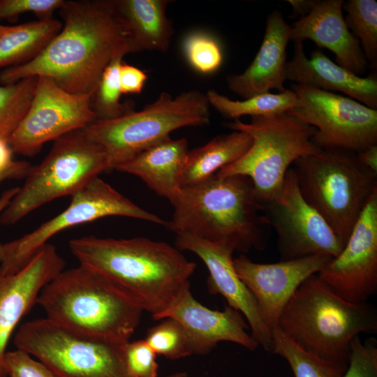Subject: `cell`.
Instances as JSON below:
<instances>
[{
    "mask_svg": "<svg viewBox=\"0 0 377 377\" xmlns=\"http://www.w3.org/2000/svg\"><path fill=\"white\" fill-rule=\"evenodd\" d=\"M175 246L201 259L209 271V292L221 295L229 306L240 312L247 321L252 337L265 351L272 352V330L265 322L253 294L237 274L232 257L235 250L225 244L188 233L176 235Z\"/></svg>",
    "mask_w": 377,
    "mask_h": 377,
    "instance_id": "obj_16",
    "label": "cell"
},
{
    "mask_svg": "<svg viewBox=\"0 0 377 377\" xmlns=\"http://www.w3.org/2000/svg\"><path fill=\"white\" fill-rule=\"evenodd\" d=\"M144 339L157 355L170 360L193 355L192 344L185 329L172 318H165L149 329Z\"/></svg>",
    "mask_w": 377,
    "mask_h": 377,
    "instance_id": "obj_33",
    "label": "cell"
},
{
    "mask_svg": "<svg viewBox=\"0 0 377 377\" xmlns=\"http://www.w3.org/2000/svg\"><path fill=\"white\" fill-rule=\"evenodd\" d=\"M172 205L165 228L176 235L191 234L242 253L263 251L267 244L269 221L247 177L214 175L182 187Z\"/></svg>",
    "mask_w": 377,
    "mask_h": 377,
    "instance_id": "obj_3",
    "label": "cell"
},
{
    "mask_svg": "<svg viewBox=\"0 0 377 377\" xmlns=\"http://www.w3.org/2000/svg\"><path fill=\"white\" fill-rule=\"evenodd\" d=\"M182 52L189 66L202 75L216 72L223 61V52L218 39L209 32L194 30L182 38Z\"/></svg>",
    "mask_w": 377,
    "mask_h": 377,
    "instance_id": "obj_32",
    "label": "cell"
},
{
    "mask_svg": "<svg viewBox=\"0 0 377 377\" xmlns=\"http://www.w3.org/2000/svg\"><path fill=\"white\" fill-rule=\"evenodd\" d=\"M108 170L106 153L83 129L66 133L54 141L40 163L31 165L24 184L3 210L0 223L15 224L45 203L71 196Z\"/></svg>",
    "mask_w": 377,
    "mask_h": 377,
    "instance_id": "obj_9",
    "label": "cell"
},
{
    "mask_svg": "<svg viewBox=\"0 0 377 377\" xmlns=\"http://www.w3.org/2000/svg\"><path fill=\"white\" fill-rule=\"evenodd\" d=\"M69 247L80 265L102 274L159 320L190 289L196 265L176 246L146 237L73 239Z\"/></svg>",
    "mask_w": 377,
    "mask_h": 377,
    "instance_id": "obj_2",
    "label": "cell"
},
{
    "mask_svg": "<svg viewBox=\"0 0 377 377\" xmlns=\"http://www.w3.org/2000/svg\"><path fill=\"white\" fill-rule=\"evenodd\" d=\"M276 327L306 353L348 364L352 339L376 333L377 310L368 302L343 299L314 274L290 298Z\"/></svg>",
    "mask_w": 377,
    "mask_h": 377,
    "instance_id": "obj_5",
    "label": "cell"
},
{
    "mask_svg": "<svg viewBox=\"0 0 377 377\" xmlns=\"http://www.w3.org/2000/svg\"><path fill=\"white\" fill-rule=\"evenodd\" d=\"M61 28L62 23L52 18L13 26L0 24V69L35 59Z\"/></svg>",
    "mask_w": 377,
    "mask_h": 377,
    "instance_id": "obj_26",
    "label": "cell"
},
{
    "mask_svg": "<svg viewBox=\"0 0 377 377\" xmlns=\"http://www.w3.org/2000/svg\"><path fill=\"white\" fill-rule=\"evenodd\" d=\"M117 9L126 22L141 51L166 52L174 34L168 17V0H115Z\"/></svg>",
    "mask_w": 377,
    "mask_h": 377,
    "instance_id": "obj_24",
    "label": "cell"
},
{
    "mask_svg": "<svg viewBox=\"0 0 377 377\" xmlns=\"http://www.w3.org/2000/svg\"><path fill=\"white\" fill-rule=\"evenodd\" d=\"M36 304L57 323L121 343L130 341L144 311L113 281L80 264L45 285Z\"/></svg>",
    "mask_w": 377,
    "mask_h": 377,
    "instance_id": "obj_4",
    "label": "cell"
},
{
    "mask_svg": "<svg viewBox=\"0 0 377 377\" xmlns=\"http://www.w3.org/2000/svg\"><path fill=\"white\" fill-rule=\"evenodd\" d=\"M13 153L8 140L0 137V170L7 168L14 163Z\"/></svg>",
    "mask_w": 377,
    "mask_h": 377,
    "instance_id": "obj_41",
    "label": "cell"
},
{
    "mask_svg": "<svg viewBox=\"0 0 377 377\" xmlns=\"http://www.w3.org/2000/svg\"><path fill=\"white\" fill-rule=\"evenodd\" d=\"M2 365L7 377H58L43 362L19 349L6 351Z\"/></svg>",
    "mask_w": 377,
    "mask_h": 377,
    "instance_id": "obj_36",
    "label": "cell"
},
{
    "mask_svg": "<svg viewBox=\"0 0 377 377\" xmlns=\"http://www.w3.org/2000/svg\"><path fill=\"white\" fill-rule=\"evenodd\" d=\"M347 369L343 377H377V341L360 335L351 341Z\"/></svg>",
    "mask_w": 377,
    "mask_h": 377,
    "instance_id": "obj_34",
    "label": "cell"
},
{
    "mask_svg": "<svg viewBox=\"0 0 377 377\" xmlns=\"http://www.w3.org/2000/svg\"><path fill=\"white\" fill-rule=\"evenodd\" d=\"M59 10L61 31L33 60L1 71L2 85L45 76L68 93L93 96L111 61L141 51L115 0H68Z\"/></svg>",
    "mask_w": 377,
    "mask_h": 377,
    "instance_id": "obj_1",
    "label": "cell"
},
{
    "mask_svg": "<svg viewBox=\"0 0 377 377\" xmlns=\"http://www.w3.org/2000/svg\"><path fill=\"white\" fill-rule=\"evenodd\" d=\"M293 7V13L301 15L302 17L307 15L313 8L317 1L315 0H288L287 1Z\"/></svg>",
    "mask_w": 377,
    "mask_h": 377,
    "instance_id": "obj_42",
    "label": "cell"
},
{
    "mask_svg": "<svg viewBox=\"0 0 377 377\" xmlns=\"http://www.w3.org/2000/svg\"><path fill=\"white\" fill-rule=\"evenodd\" d=\"M147 75L142 70L122 63L119 68V80L122 94H140L145 87Z\"/></svg>",
    "mask_w": 377,
    "mask_h": 377,
    "instance_id": "obj_38",
    "label": "cell"
},
{
    "mask_svg": "<svg viewBox=\"0 0 377 377\" xmlns=\"http://www.w3.org/2000/svg\"><path fill=\"white\" fill-rule=\"evenodd\" d=\"M189 150L185 138L168 137L114 170L140 178L150 189L172 204L182 188L181 178Z\"/></svg>",
    "mask_w": 377,
    "mask_h": 377,
    "instance_id": "obj_23",
    "label": "cell"
},
{
    "mask_svg": "<svg viewBox=\"0 0 377 377\" xmlns=\"http://www.w3.org/2000/svg\"><path fill=\"white\" fill-rule=\"evenodd\" d=\"M209 109L206 94L199 91H183L175 97L163 91L139 111L96 120L82 129L105 151L111 170L177 129L209 124Z\"/></svg>",
    "mask_w": 377,
    "mask_h": 377,
    "instance_id": "obj_8",
    "label": "cell"
},
{
    "mask_svg": "<svg viewBox=\"0 0 377 377\" xmlns=\"http://www.w3.org/2000/svg\"><path fill=\"white\" fill-rule=\"evenodd\" d=\"M356 154L358 160L364 167L377 173V145L371 146Z\"/></svg>",
    "mask_w": 377,
    "mask_h": 377,
    "instance_id": "obj_40",
    "label": "cell"
},
{
    "mask_svg": "<svg viewBox=\"0 0 377 377\" xmlns=\"http://www.w3.org/2000/svg\"><path fill=\"white\" fill-rule=\"evenodd\" d=\"M209 104L223 117L234 120L242 116H269L286 113L297 105V98L292 89L279 94L269 92L255 95L243 101H233L214 89L206 94Z\"/></svg>",
    "mask_w": 377,
    "mask_h": 377,
    "instance_id": "obj_27",
    "label": "cell"
},
{
    "mask_svg": "<svg viewBox=\"0 0 377 377\" xmlns=\"http://www.w3.org/2000/svg\"><path fill=\"white\" fill-rule=\"evenodd\" d=\"M342 0L317 1L313 9L290 26V40H313L330 50L338 65L360 76L368 62L358 39L350 31L343 18Z\"/></svg>",
    "mask_w": 377,
    "mask_h": 377,
    "instance_id": "obj_20",
    "label": "cell"
},
{
    "mask_svg": "<svg viewBox=\"0 0 377 377\" xmlns=\"http://www.w3.org/2000/svg\"><path fill=\"white\" fill-rule=\"evenodd\" d=\"M107 216H126L166 227L168 221L141 208L99 177L71 195L68 207L31 232L3 244L0 269L6 274L23 269L56 234Z\"/></svg>",
    "mask_w": 377,
    "mask_h": 377,
    "instance_id": "obj_11",
    "label": "cell"
},
{
    "mask_svg": "<svg viewBox=\"0 0 377 377\" xmlns=\"http://www.w3.org/2000/svg\"><path fill=\"white\" fill-rule=\"evenodd\" d=\"M167 377H189V376L185 372H177V373L170 374Z\"/></svg>",
    "mask_w": 377,
    "mask_h": 377,
    "instance_id": "obj_44",
    "label": "cell"
},
{
    "mask_svg": "<svg viewBox=\"0 0 377 377\" xmlns=\"http://www.w3.org/2000/svg\"><path fill=\"white\" fill-rule=\"evenodd\" d=\"M165 318H174L182 325L195 355L209 353L221 341L232 342L251 351L259 347L247 332L249 325L240 312L228 305L223 311L210 309L200 303L190 289L159 320Z\"/></svg>",
    "mask_w": 377,
    "mask_h": 377,
    "instance_id": "obj_19",
    "label": "cell"
},
{
    "mask_svg": "<svg viewBox=\"0 0 377 377\" xmlns=\"http://www.w3.org/2000/svg\"><path fill=\"white\" fill-rule=\"evenodd\" d=\"M264 207L277 235L281 260L315 255L335 258L346 245L304 200L293 168L286 174L280 195Z\"/></svg>",
    "mask_w": 377,
    "mask_h": 377,
    "instance_id": "obj_13",
    "label": "cell"
},
{
    "mask_svg": "<svg viewBox=\"0 0 377 377\" xmlns=\"http://www.w3.org/2000/svg\"><path fill=\"white\" fill-rule=\"evenodd\" d=\"M37 77L30 107L8 139L14 153L27 156L36 154L45 142L97 120L91 95L71 94L47 77Z\"/></svg>",
    "mask_w": 377,
    "mask_h": 377,
    "instance_id": "obj_14",
    "label": "cell"
},
{
    "mask_svg": "<svg viewBox=\"0 0 377 377\" xmlns=\"http://www.w3.org/2000/svg\"><path fill=\"white\" fill-rule=\"evenodd\" d=\"M297 105L287 113L316 128L320 149L357 153L377 145V110L347 96L310 86L292 84Z\"/></svg>",
    "mask_w": 377,
    "mask_h": 377,
    "instance_id": "obj_12",
    "label": "cell"
},
{
    "mask_svg": "<svg viewBox=\"0 0 377 377\" xmlns=\"http://www.w3.org/2000/svg\"><path fill=\"white\" fill-rule=\"evenodd\" d=\"M290 26L281 13L274 10L268 14L265 35L256 57L246 70L228 75V89L246 99L276 89L285 91L287 45Z\"/></svg>",
    "mask_w": 377,
    "mask_h": 377,
    "instance_id": "obj_21",
    "label": "cell"
},
{
    "mask_svg": "<svg viewBox=\"0 0 377 377\" xmlns=\"http://www.w3.org/2000/svg\"><path fill=\"white\" fill-rule=\"evenodd\" d=\"M20 187H15L5 191L0 197V213L8 206L13 198L17 193ZM3 257V244H0V263Z\"/></svg>",
    "mask_w": 377,
    "mask_h": 377,
    "instance_id": "obj_43",
    "label": "cell"
},
{
    "mask_svg": "<svg viewBox=\"0 0 377 377\" xmlns=\"http://www.w3.org/2000/svg\"><path fill=\"white\" fill-rule=\"evenodd\" d=\"M286 77L298 84L342 92L370 108L377 109V76L374 70L365 77L357 75L334 63L320 50L312 52L307 58L302 41H295L293 59L286 63Z\"/></svg>",
    "mask_w": 377,
    "mask_h": 377,
    "instance_id": "obj_22",
    "label": "cell"
},
{
    "mask_svg": "<svg viewBox=\"0 0 377 377\" xmlns=\"http://www.w3.org/2000/svg\"><path fill=\"white\" fill-rule=\"evenodd\" d=\"M272 353L290 365L295 377H343L348 364L319 359L304 351L278 327L272 330Z\"/></svg>",
    "mask_w": 377,
    "mask_h": 377,
    "instance_id": "obj_28",
    "label": "cell"
},
{
    "mask_svg": "<svg viewBox=\"0 0 377 377\" xmlns=\"http://www.w3.org/2000/svg\"><path fill=\"white\" fill-rule=\"evenodd\" d=\"M124 358L131 377H157V355L145 339L125 343Z\"/></svg>",
    "mask_w": 377,
    "mask_h": 377,
    "instance_id": "obj_35",
    "label": "cell"
},
{
    "mask_svg": "<svg viewBox=\"0 0 377 377\" xmlns=\"http://www.w3.org/2000/svg\"><path fill=\"white\" fill-rule=\"evenodd\" d=\"M252 143L251 136L243 131L214 137L205 145L189 150L181 178L182 187L202 182L224 167L237 161Z\"/></svg>",
    "mask_w": 377,
    "mask_h": 377,
    "instance_id": "obj_25",
    "label": "cell"
},
{
    "mask_svg": "<svg viewBox=\"0 0 377 377\" xmlns=\"http://www.w3.org/2000/svg\"><path fill=\"white\" fill-rule=\"evenodd\" d=\"M293 165L304 200L346 244L377 190V173L364 167L355 152L341 149H321Z\"/></svg>",
    "mask_w": 377,
    "mask_h": 377,
    "instance_id": "obj_6",
    "label": "cell"
},
{
    "mask_svg": "<svg viewBox=\"0 0 377 377\" xmlns=\"http://www.w3.org/2000/svg\"><path fill=\"white\" fill-rule=\"evenodd\" d=\"M37 76L0 86V137L9 139L25 117L32 101Z\"/></svg>",
    "mask_w": 377,
    "mask_h": 377,
    "instance_id": "obj_29",
    "label": "cell"
},
{
    "mask_svg": "<svg viewBox=\"0 0 377 377\" xmlns=\"http://www.w3.org/2000/svg\"><path fill=\"white\" fill-rule=\"evenodd\" d=\"M123 57L114 59L104 70L91 105L97 120H109L126 114L134 110L133 101L120 102L121 95L119 68Z\"/></svg>",
    "mask_w": 377,
    "mask_h": 377,
    "instance_id": "obj_31",
    "label": "cell"
},
{
    "mask_svg": "<svg viewBox=\"0 0 377 377\" xmlns=\"http://www.w3.org/2000/svg\"><path fill=\"white\" fill-rule=\"evenodd\" d=\"M31 165L24 161H15L7 168L0 170V184L6 179L26 177Z\"/></svg>",
    "mask_w": 377,
    "mask_h": 377,
    "instance_id": "obj_39",
    "label": "cell"
},
{
    "mask_svg": "<svg viewBox=\"0 0 377 377\" xmlns=\"http://www.w3.org/2000/svg\"><path fill=\"white\" fill-rule=\"evenodd\" d=\"M64 2V0H0V20L16 21L20 15L27 12L34 13L38 20H49Z\"/></svg>",
    "mask_w": 377,
    "mask_h": 377,
    "instance_id": "obj_37",
    "label": "cell"
},
{
    "mask_svg": "<svg viewBox=\"0 0 377 377\" xmlns=\"http://www.w3.org/2000/svg\"><path fill=\"white\" fill-rule=\"evenodd\" d=\"M65 264L56 248L47 244L18 272L6 274L0 269V377H7L2 362L14 330Z\"/></svg>",
    "mask_w": 377,
    "mask_h": 377,
    "instance_id": "obj_18",
    "label": "cell"
},
{
    "mask_svg": "<svg viewBox=\"0 0 377 377\" xmlns=\"http://www.w3.org/2000/svg\"><path fill=\"white\" fill-rule=\"evenodd\" d=\"M13 343L58 377H131L124 362L125 343L79 332L47 318L23 323Z\"/></svg>",
    "mask_w": 377,
    "mask_h": 377,
    "instance_id": "obj_10",
    "label": "cell"
},
{
    "mask_svg": "<svg viewBox=\"0 0 377 377\" xmlns=\"http://www.w3.org/2000/svg\"><path fill=\"white\" fill-rule=\"evenodd\" d=\"M226 126L248 133L252 143L237 161L216 175L249 177L263 205L280 195L286 174L295 161L321 151L312 140L316 128L287 112L253 117L250 123L237 119Z\"/></svg>",
    "mask_w": 377,
    "mask_h": 377,
    "instance_id": "obj_7",
    "label": "cell"
},
{
    "mask_svg": "<svg viewBox=\"0 0 377 377\" xmlns=\"http://www.w3.org/2000/svg\"><path fill=\"white\" fill-rule=\"evenodd\" d=\"M315 255L275 263H258L241 254L233 258L237 275L255 297L269 327H277L279 317L297 288L319 273L332 259Z\"/></svg>",
    "mask_w": 377,
    "mask_h": 377,
    "instance_id": "obj_17",
    "label": "cell"
},
{
    "mask_svg": "<svg viewBox=\"0 0 377 377\" xmlns=\"http://www.w3.org/2000/svg\"><path fill=\"white\" fill-rule=\"evenodd\" d=\"M343 299L366 302L377 292V190L371 195L341 252L317 274Z\"/></svg>",
    "mask_w": 377,
    "mask_h": 377,
    "instance_id": "obj_15",
    "label": "cell"
},
{
    "mask_svg": "<svg viewBox=\"0 0 377 377\" xmlns=\"http://www.w3.org/2000/svg\"><path fill=\"white\" fill-rule=\"evenodd\" d=\"M347 12L345 20L348 29L358 39L362 52L372 68L377 66V1L376 0H348L343 2Z\"/></svg>",
    "mask_w": 377,
    "mask_h": 377,
    "instance_id": "obj_30",
    "label": "cell"
}]
</instances>
